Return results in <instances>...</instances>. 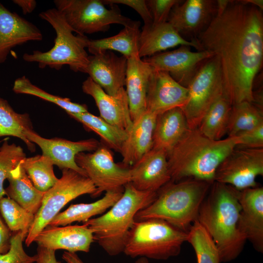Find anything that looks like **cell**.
<instances>
[{
  "label": "cell",
  "instance_id": "1",
  "mask_svg": "<svg viewBox=\"0 0 263 263\" xmlns=\"http://www.w3.org/2000/svg\"><path fill=\"white\" fill-rule=\"evenodd\" d=\"M199 51L219 59L224 91L232 105L253 102L255 77L263 60V14L257 7L231 0L197 37Z\"/></svg>",
  "mask_w": 263,
  "mask_h": 263
},
{
  "label": "cell",
  "instance_id": "2",
  "mask_svg": "<svg viewBox=\"0 0 263 263\" xmlns=\"http://www.w3.org/2000/svg\"><path fill=\"white\" fill-rule=\"evenodd\" d=\"M211 187L196 220L214 243L221 263L230 262L239 255L246 241L238 228L241 210L238 190L216 182Z\"/></svg>",
  "mask_w": 263,
  "mask_h": 263
},
{
  "label": "cell",
  "instance_id": "3",
  "mask_svg": "<svg viewBox=\"0 0 263 263\" xmlns=\"http://www.w3.org/2000/svg\"><path fill=\"white\" fill-rule=\"evenodd\" d=\"M236 136L213 140L189 129L167 154L171 181L194 179L213 183L216 170L238 145Z\"/></svg>",
  "mask_w": 263,
  "mask_h": 263
},
{
  "label": "cell",
  "instance_id": "4",
  "mask_svg": "<svg viewBox=\"0 0 263 263\" xmlns=\"http://www.w3.org/2000/svg\"><path fill=\"white\" fill-rule=\"evenodd\" d=\"M212 183L194 179L170 181L157 191L150 205L137 212L134 220L160 219L187 232Z\"/></svg>",
  "mask_w": 263,
  "mask_h": 263
},
{
  "label": "cell",
  "instance_id": "5",
  "mask_svg": "<svg viewBox=\"0 0 263 263\" xmlns=\"http://www.w3.org/2000/svg\"><path fill=\"white\" fill-rule=\"evenodd\" d=\"M156 196L157 191H140L129 183L124 186L121 197L107 212L83 225L92 230L94 241L108 254L117 255L123 252L136 214L150 205Z\"/></svg>",
  "mask_w": 263,
  "mask_h": 263
},
{
  "label": "cell",
  "instance_id": "6",
  "mask_svg": "<svg viewBox=\"0 0 263 263\" xmlns=\"http://www.w3.org/2000/svg\"><path fill=\"white\" fill-rule=\"evenodd\" d=\"M39 16L54 29L56 34L54 45L47 52L36 50L32 54L25 53L23 59L37 62L41 69L48 66L59 70L63 66L68 65L75 72L85 73L89 57L85 48L89 39L85 35H74L72 28L56 8L48 9Z\"/></svg>",
  "mask_w": 263,
  "mask_h": 263
},
{
  "label": "cell",
  "instance_id": "7",
  "mask_svg": "<svg viewBox=\"0 0 263 263\" xmlns=\"http://www.w3.org/2000/svg\"><path fill=\"white\" fill-rule=\"evenodd\" d=\"M187 236V232L160 219L135 221L128 233L123 253L132 258L167 260L180 253Z\"/></svg>",
  "mask_w": 263,
  "mask_h": 263
},
{
  "label": "cell",
  "instance_id": "8",
  "mask_svg": "<svg viewBox=\"0 0 263 263\" xmlns=\"http://www.w3.org/2000/svg\"><path fill=\"white\" fill-rule=\"evenodd\" d=\"M96 188L87 176L69 169L62 170V176L56 184L44 192L41 206L35 215L25 243L29 246L59 211L77 197L89 194L94 197Z\"/></svg>",
  "mask_w": 263,
  "mask_h": 263
},
{
  "label": "cell",
  "instance_id": "9",
  "mask_svg": "<svg viewBox=\"0 0 263 263\" xmlns=\"http://www.w3.org/2000/svg\"><path fill=\"white\" fill-rule=\"evenodd\" d=\"M54 2L74 32L80 35L106 31L112 24L125 27L135 21L122 15L116 5L107 8L101 0H55Z\"/></svg>",
  "mask_w": 263,
  "mask_h": 263
},
{
  "label": "cell",
  "instance_id": "10",
  "mask_svg": "<svg viewBox=\"0 0 263 263\" xmlns=\"http://www.w3.org/2000/svg\"><path fill=\"white\" fill-rule=\"evenodd\" d=\"M187 88L188 98L181 109L189 128H198L205 113L224 92L223 75L217 56L202 63Z\"/></svg>",
  "mask_w": 263,
  "mask_h": 263
},
{
  "label": "cell",
  "instance_id": "11",
  "mask_svg": "<svg viewBox=\"0 0 263 263\" xmlns=\"http://www.w3.org/2000/svg\"><path fill=\"white\" fill-rule=\"evenodd\" d=\"M75 161L95 187L94 197L104 191L124 189L131 182L130 168L115 163L106 146L100 145L92 153L80 152L76 155Z\"/></svg>",
  "mask_w": 263,
  "mask_h": 263
},
{
  "label": "cell",
  "instance_id": "12",
  "mask_svg": "<svg viewBox=\"0 0 263 263\" xmlns=\"http://www.w3.org/2000/svg\"><path fill=\"white\" fill-rule=\"evenodd\" d=\"M263 175V148L236 147L218 167L214 182L242 190L257 186L256 179Z\"/></svg>",
  "mask_w": 263,
  "mask_h": 263
},
{
  "label": "cell",
  "instance_id": "13",
  "mask_svg": "<svg viewBox=\"0 0 263 263\" xmlns=\"http://www.w3.org/2000/svg\"><path fill=\"white\" fill-rule=\"evenodd\" d=\"M217 13L215 0H186L175 5L168 22L185 40L196 42Z\"/></svg>",
  "mask_w": 263,
  "mask_h": 263
},
{
  "label": "cell",
  "instance_id": "14",
  "mask_svg": "<svg viewBox=\"0 0 263 263\" xmlns=\"http://www.w3.org/2000/svg\"><path fill=\"white\" fill-rule=\"evenodd\" d=\"M214 56L208 51L193 52L190 46L181 45L172 51L145 57L143 60L154 69L168 73L179 84L187 88L202 63Z\"/></svg>",
  "mask_w": 263,
  "mask_h": 263
},
{
  "label": "cell",
  "instance_id": "15",
  "mask_svg": "<svg viewBox=\"0 0 263 263\" xmlns=\"http://www.w3.org/2000/svg\"><path fill=\"white\" fill-rule=\"evenodd\" d=\"M25 135L31 142L37 144L41 149L42 154L49 157L60 169H72L86 176L85 171L76 164L75 156L80 152L94 151L100 145L94 138L78 141L58 138L48 139L33 130L26 131Z\"/></svg>",
  "mask_w": 263,
  "mask_h": 263
},
{
  "label": "cell",
  "instance_id": "16",
  "mask_svg": "<svg viewBox=\"0 0 263 263\" xmlns=\"http://www.w3.org/2000/svg\"><path fill=\"white\" fill-rule=\"evenodd\" d=\"M127 59L111 51H105L89 56L85 73L107 94L115 95L123 90Z\"/></svg>",
  "mask_w": 263,
  "mask_h": 263
},
{
  "label": "cell",
  "instance_id": "17",
  "mask_svg": "<svg viewBox=\"0 0 263 263\" xmlns=\"http://www.w3.org/2000/svg\"><path fill=\"white\" fill-rule=\"evenodd\" d=\"M238 199L241 208L239 230L255 250L263 253V188L256 186L238 190Z\"/></svg>",
  "mask_w": 263,
  "mask_h": 263
},
{
  "label": "cell",
  "instance_id": "18",
  "mask_svg": "<svg viewBox=\"0 0 263 263\" xmlns=\"http://www.w3.org/2000/svg\"><path fill=\"white\" fill-rule=\"evenodd\" d=\"M188 89L179 84L167 72L154 69L150 77L146 99V111L156 114L170 109L182 108Z\"/></svg>",
  "mask_w": 263,
  "mask_h": 263
},
{
  "label": "cell",
  "instance_id": "19",
  "mask_svg": "<svg viewBox=\"0 0 263 263\" xmlns=\"http://www.w3.org/2000/svg\"><path fill=\"white\" fill-rule=\"evenodd\" d=\"M131 183L140 191H157L171 181L167 154L152 148L130 168Z\"/></svg>",
  "mask_w": 263,
  "mask_h": 263
},
{
  "label": "cell",
  "instance_id": "20",
  "mask_svg": "<svg viewBox=\"0 0 263 263\" xmlns=\"http://www.w3.org/2000/svg\"><path fill=\"white\" fill-rule=\"evenodd\" d=\"M94 241L92 230L82 225L62 226L47 225L36 237L34 242L38 246L67 252H88Z\"/></svg>",
  "mask_w": 263,
  "mask_h": 263
},
{
  "label": "cell",
  "instance_id": "21",
  "mask_svg": "<svg viewBox=\"0 0 263 263\" xmlns=\"http://www.w3.org/2000/svg\"><path fill=\"white\" fill-rule=\"evenodd\" d=\"M82 89L94 99L102 118L121 130L129 131L133 122L125 89L111 95L88 77L83 82Z\"/></svg>",
  "mask_w": 263,
  "mask_h": 263
},
{
  "label": "cell",
  "instance_id": "22",
  "mask_svg": "<svg viewBox=\"0 0 263 263\" xmlns=\"http://www.w3.org/2000/svg\"><path fill=\"white\" fill-rule=\"evenodd\" d=\"M42 38L36 25L0 3V64L6 61L13 48Z\"/></svg>",
  "mask_w": 263,
  "mask_h": 263
},
{
  "label": "cell",
  "instance_id": "23",
  "mask_svg": "<svg viewBox=\"0 0 263 263\" xmlns=\"http://www.w3.org/2000/svg\"><path fill=\"white\" fill-rule=\"evenodd\" d=\"M157 116L146 111L133 122L120 152L124 166L131 168L152 149Z\"/></svg>",
  "mask_w": 263,
  "mask_h": 263
},
{
  "label": "cell",
  "instance_id": "24",
  "mask_svg": "<svg viewBox=\"0 0 263 263\" xmlns=\"http://www.w3.org/2000/svg\"><path fill=\"white\" fill-rule=\"evenodd\" d=\"M153 70L138 56L127 59L125 91L132 122L146 111L149 82Z\"/></svg>",
  "mask_w": 263,
  "mask_h": 263
},
{
  "label": "cell",
  "instance_id": "25",
  "mask_svg": "<svg viewBox=\"0 0 263 263\" xmlns=\"http://www.w3.org/2000/svg\"><path fill=\"white\" fill-rule=\"evenodd\" d=\"M178 45L194 47L199 51L197 43L184 39L168 22L143 27L139 38L138 56L147 57Z\"/></svg>",
  "mask_w": 263,
  "mask_h": 263
},
{
  "label": "cell",
  "instance_id": "26",
  "mask_svg": "<svg viewBox=\"0 0 263 263\" xmlns=\"http://www.w3.org/2000/svg\"><path fill=\"white\" fill-rule=\"evenodd\" d=\"M186 117L180 107L157 115L153 134V148L168 154L189 129Z\"/></svg>",
  "mask_w": 263,
  "mask_h": 263
},
{
  "label": "cell",
  "instance_id": "27",
  "mask_svg": "<svg viewBox=\"0 0 263 263\" xmlns=\"http://www.w3.org/2000/svg\"><path fill=\"white\" fill-rule=\"evenodd\" d=\"M124 190L107 191L102 198L91 203L71 205L65 210L58 213L48 225L65 226L75 222H85L111 207L121 197Z\"/></svg>",
  "mask_w": 263,
  "mask_h": 263
},
{
  "label": "cell",
  "instance_id": "28",
  "mask_svg": "<svg viewBox=\"0 0 263 263\" xmlns=\"http://www.w3.org/2000/svg\"><path fill=\"white\" fill-rule=\"evenodd\" d=\"M140 26V22L135 21L132 25L125 26L114 36L99 39H89L87 48L93 55L113 50L120 53L127 59L139 57Z\"/></svg>",
  "mask_w": 263,
  "mask_h": 263
},
{
  "label": "cell",
  "instance_id": "29",
  "mask_svg": "<svg viewBox=\"0 0 263 263\" xmlns=\"http://www.w3.org/2000/svg\"><path fill=\"white\" fill-rule=\"evenodd\" d=\"M7 180L9 184L5 189L7 196L35 215L41 206L44 192L34 187L23 169L21 163Z\"/></svg>",
  "mask_w": 263,
  "mask_h": 263
},
{
  "label": "cell",
  "instance_id": "30",
  "mask_svg": "<svg viewBox=\"0 0 263 263\" xmlns=\"http://www.w3.org/2000/svg\"><path fill=\"white\" fill-rule=\"evenodd\" d=\"M232 106L224 91L203 117L198 127L199 131L210 139H222L227 132Z\"/></svg>",
  "mask_w": 263,
  "mask_h": 263
},
{
  "label": "cell",
  "instance_id": "31",
  "mask_svg": "<svg viewBox=\"0 0 263 263\" xmlns=\"http://www.w3.org/2000/svg\"><path fill=\"white\" fill-rule=\"evenodd\" d=\"M33 130L29 114L16 112L6 100L0 97V137L12 136L19 138L31 152H34L35 144L25 135L26 131Z\"/></svg>",
  "mask_w": 263,
  "mask_h": 263
},
{
  "label": "cell",
  "instance_id": "32",
  "mask_svg": "<svg viewBox=\"0 0 263 263\" xmlns=\"http://www.w3.org/2000/svg\"><path fill=\"white\" fill-rule=\"evenodd\" d=\"M72 118L80 122L84 127L97 133L106 147L120 152L128 132L109 123L100 116L88 112L74 113H67Z\"/></svg>",
  "mask_w": 263,
  "mask_h": 263
},
{
  "label": "cell",
  "instance_id": "33",
  "mask_svg": "<svg viewBox=\"0 0 263 263\" xmlns=\"http://www.w3.org/2000/svg\"><path fill=\"white\" fill-rule=\"evenodd\" d=\"M262 124L263 109L252 102L243 101L232 106L226 133L228 137L235 136Z\"/></svg>",
  "mask_w": 263,
  "mask_h": 263
},
{
  "label": "cell",
  "instance_id": "34",
  "mask_svg": "<svg viewBox=\"0 0 263 263\" xmlns=\"http://www.w3.org/2000/svg\"><path fill=\"white\" fill-rule=\"evenodd\" d=\"M22 166L34 187L45 192L58 181L54 171V164L48 157L41 154L25 157Z\"/></svg>",
  "mask_w": 263,
  "mask_h": 263
},
{
  "label": "cell",
  "instance_id": "35",
  "mask_svg": "<svg viewBox=\"0 0 263 263\" xmlns=\"http://www.w3.org/2000/svg\"><path fill=\"white\" fill-rule=\"evenodd\" d=\"M187 240L193 247L197 263H221L218 249L205 229L195 221L187 232Z\"/></svg>",
  "mask_w": 263,
  "mask_h": 263
},
{
  "label": "cell",
  "instance_id": "36",
  "mask_svg": "<svg viewBox=\"0 0 263 263\" xmlns=\"http://www.w3.org/2000/svg\"><path fill=\"white\" fill-rule=\"evenodd\" d=\"M0 214L13 233L21 232L26 238L35 215L8 197L0 199Z\"/></svg>",
  "mask_w": 263,
  "mask_h": 263
},
{
  "label": "cell",
  "instance_id": "37",
  "mask_svg": "<svg viewBox=\"0 0 263 263\" xmlns=\"http://www.w3.org/2000/svg\"><path fill=\"white\" fill-rule=\"evenodd\" d=\"M13 90L16 94H30L51 102L65 110L67 113H79L88 112L85 104L73 102L68 98L50 94L33 84L25 76L15 81Z\"/></svg>",
  "mask_w": 263,
  "mask_h": 263
},
{
  "label": "cell",
  "instance_id": "38",
  "mask_svg": "<svg viewBox=\"0 0 263 263\" xmlns=\"http://www.w3.org/2000/svg\"><path fill=\"white\" fill-rule=\"evenodd\" d=\"M26 157L23 149L15 143L9 144L5 138L0 147V199L6 195L3 183Z\"/></svg>",
  "mask_w": 263,
  "mask_h": 263
},
{
  "label": "cell",
  "instance_id": "39",
  "mask_svg": "<svg viewBox=\"0 0 263 263\" xmlns=\"http://www.w3.org/2000/svg\"><path fill=\"white\" fill-rule=\"evenodd\" d=\"M26 237L20 232L13 233L10 247L8 251L0 254V263H34L38 257L28 255L24 250L23 242Z\"/></svg>",
  "mask_w": 263,
  "mask_h": 263
},
{
  "label": "cell",
  "instance_id": "40",
  "mask_svg": "<svg viewBox=\"0 0 263 263\" xmlns=\"http://www.w3.org/2000/svg\"><path fill=\"white\" fill-rule=\"evenodd\" d=\"M182 0H147L146 3L152 17V25L167 22L172 8Z\"/></svg>",
  "mask_w": 263,
  "mask_h": 263
},
{
  "label": "cell",
  "instance_id": "41",
  "mask_svg": "<svg viewBox=\"0 0 263 263\" xmlns=\"http://www.w3.org/2000/svg\"><path fill=\"white\" fill-rule=\"evenodd\" d=\"M239 140L238 148L260 149L263 148V124L237 135Z\"/></svg>",
  "mask_w": 263,
  "mask_h": 263
},
{
  "label": "cell",
  "instance_id": "42",
  "mask_svg": "<svg viewBox=\"0 0 263 263\" xmlns=\"http://www.w3.org/2000/svg\"><path fill=\"white\" fill-rule=\"evenodd\" d=\"M102 1L105 5L121 4L128 6L140 16L144 23L143 27H149L152 24V17L145 0H103Z\"/></svg>",
  "mask_w": 263,
  "mask_h": 263
},
{
  "label": "cell",
  "instance_id": "43",
  "mask_svg": "<svg viewBox=\"0 0 263 263\" xmlns=\"http://www.w3.org/2000/svg\"><path fill=\"white\" fill-rule=\"evenodd\" d=\"M12 233L0 214V254L5 253L9 249Z\"/></svg>",
  "mask_w": 263,
  "mask_h": 263
},
{
  "label": "cell",
  "instance_id": "44",
  "mask_svg": "<svg viewBox=\"0 0 263 263\" xmlns=\"http://www.w3.org/2000/svg\"><path fill=\"white\" fill-rule=\"evenodd\" d=\"M36 263H62L56 258L55 250L38 246L37 248Z\"/></svg>",
  "mask_w": 263,
  "mask_h": 263
},
{
  "label": "cell",
  "instance_id": "45",
  "mask_svg": "<svg viewBox=\"0 0 263 263\" xmlns=\"http://www.w3.org/2000/svg\"><path fill=\"white\" fill-rule=\"evenodd\" d=\"M13 2L21 8L24 15L32 12L37 5L34 0H14Z\"/></svg>",
  "mask_w": 263,
  "mask_h": 263
},
{
  "label": "cell",
  "instance_id": "46",
  "mask_svg": "<svg viewBox=\"0 0 263 263\" xmlns=\"http://www.w3.org/2000/svg\"><path fill=\"white\" fill-rule=\"evenodd\" d=\"M62 258L66 263H84L78 255L74 252L65 251Z\"/></svg>",
  "mask_w": 263,
  "mask_h": 263
},
{
  "label": "cell",
  "instance_id": "47",
  "mask_svg": "<svg viewBox=\"0 0 263 263\" xmlns=\"http://www.w3.org/2000/svg\"><path fill=\"white\" fill-rule=\"evenodd\" d=\"M231 0H216L217 13V15H219L222 13L227 8L228 5L230 3Z\"/></svg>",
  "mask_w": 263,
  "mask_h": 263
},
{
  "label": "cell",
  "instance_id": "48",
  "mask_svg": "<svg viewBox=\"0 0 263 263\" xmlns=\"http://www.w3.org/2000/svg\"><path fill=\"white\" fill-rule=\"evenodd\" d=\"M238 1L243 4H250L255 6L262 11L263 10V0H241Z\"/></svg>",
  "mask_w": 263,
  "mask_h": 263
},
{
  "label": "cell",
  "instance_id": "49",
  "mask_svg": "<svg viewBox=\"0 0 263 263\" xmlns=\"http://www.w3.org/2000/svg\"><path fill=\"white\" fill-rule=\"evenodd\" d=\"M135 263H149L147 258L145 257H140L138 258Z\"/></svg>",
  "mask_w": 263,
  "mask_h": 263
}]
</instances>
